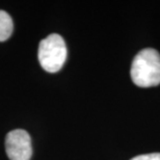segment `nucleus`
<instances>
[{"label": "nucleus", "mask_w": 160, "mask_h": 160, "mask_svg": "<svg viewBox=\"0 0 160 160\" xmlns=\"http://www.w3.org/2000/svg\"><path fill=\"white\" fill-rule=\"evenodd\" d=\"M40 65L49 73L58 72L67 59V46L63 39L52 33L41 41L38 51Z\"/></svg>", "instance_id": "2"}, {"label": "nucleus", "mask_w": 160, "mask_h": 160, "mask_svg": "<svg viewBox=\"0 0 160 160\" xmlns=\"http://www.w3.org/2000/svg\"><path fill=\"white\" fill-rule=\"evenodd\" d=\"M5 150L9 160H30L32 147L29 134L22 129L11 131L5 138Z\"/></svg>", "instance_id": "3"}, {"label": "nucleus", "mask_w": 160, "mask_h": 160, "mask_svg": "<svg viewBox=\"0 0 160 160\" xmlns=\"http://www.w3.org/2000/svg\"><path fill=\"white\" fill-rule=\"evenodd\" d=\"M131 79L139 88H152L160 84V54L155 49L139 51L131 66Z\"/></svg>", "instance_id": "1"}, {"label": "nucleus", "mask_w": 160, "mask_h": 160, "mask_svg": "<svg viewBox=\"0 0 160 160\" xmlns=\"http://www.w3.org/2000/svg\"><path fill=\"white\" fill-rule=\"evenodd\" d=\"M14 24L8 12L0 11V42H4L12 36Z\"/></svg>", "instance_id": "4"}, {"label": "nucleus", "mask_w": 160, "mask_h": 160, "mask_svg": "<svg viewBox=\"0 0 160 160\" xmlns=\"http://www.w3.org/2000/svg\"><path fill=\"white\" fill-rule=\"evenodd\" d=\"M131 160H160V153H151V154L139 155Z\"/></svg>", "instance_id": "5"}]
</instances>
